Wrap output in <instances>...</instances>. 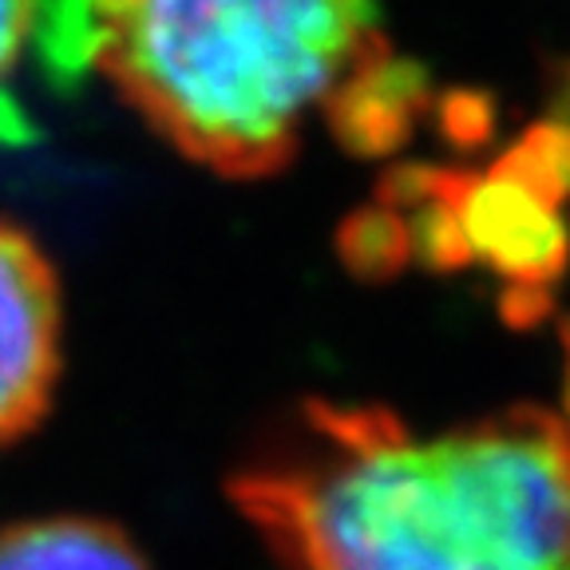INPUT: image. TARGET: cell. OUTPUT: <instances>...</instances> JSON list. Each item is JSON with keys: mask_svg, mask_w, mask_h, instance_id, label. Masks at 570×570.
<instances>
[{"mask_svg": "<svg viewBox=\"0 0 570 570\" xmlns=\"http://www.w3.org/2000/svg\"><path fill=\"white\" fill-rule=\"evenodd\" d=\"M60 282L24 230L0 223V448L45 420L60 381Z\"/></svg>", "mask_w": 570, "mask_h": 570, "instance_id": "3957f363", "label": "cell"}, {"mask_svg": "<svg viewBox=\"0 0 570 570\" xmlns=\"http://www.w3.org/2000/svg\"><path fill=\"white\" fill-rule=\"evenodd\" d=\"M230 499L285 570H570V424L508 409L420 436L313 401Z\"/></svg>", "mask_w": 570, "mask_h": 570, "instance_id": "6da1fadb", "label": "cell"}, {"mask_svg": "<svg viewBox=\"0 0 570 570\" xmlns=\"http://www.w3.org/2000/svg\"><path fill=\"white\" fill-rule=\"evenodd\" d=\"M0 570H151L119 527L88 515L28 519L0 531Z\"/></svg>", "mask_w": 570, "mask_h": 570, "instance_id": "277c9868", "label": "cell"}, {"mask_svg": "<svg viewBox=\"0 0 570 570\" xmlns=\"http://www.w3.org/2000/svg\"><path fill=\"white\" fill-rule=\"evenodd\" d=\"M88 4L91 0H48L36 52L56 83H76L88 71Z\"/></svg>", "mask_w": 570, "mask_h": 570, "instance_id": "8992f818", "label": "cell"}, {"mask_svg": "<svg viewBox=\"0 0 570 570\" xmlns=\"http://www.w3.org/2000/svg\"><path fill=\"white\" fill-rule=\"evenodd\" d=\"M389 52L373 0H91L88 71L187 159L262 178Z\"/></svg>", "mask_w": 570, "mask_h": 570, "instance_id": "7a4b0ae2", "label": "cell"}, {"mask_svg": "<svg viewBox=\"0 0 570 570\" xmlns=\"http://www.w3.org/2000/svg\"><path fill=\"white\" fill-rule=\"evenodd\" d=\"M48 0H0V88L24 63L32 48H40Z\"/></svg>", "mask_w": 570, "mask_h": 570, "instance_id": "52a82bcc", "label": "cell"}, {"mask_svg": "<svg viewBox=\"0 0 570 570\" xmlns=\"http://www.w3.org/2000/svg\"><path fill=\"white\" fill-rule=\"evenodd\" d=\"M562 404L570 416V321H562Z\"/></svg>", "mask_w": 570, "mask_h": 570, "instance_id": "ba28073f", "label": "cell"}, {"mask_svg": "<svg viewBox=\"0 0 570 570\" xmlns=\"http://www.w3.org/2000/svg\"><path fill=\"white\" fill-rule=\"evenodd\" d=\"M341 249H345L348 266L365 277H392L412 258L401 218L384 203L368 206V210L348 218L345 234H341Z\"/></svg>", "mask_w": 570, "mask_h": 570, "instance_id": "5b68a950", "label": "cell"}]
</instances>
